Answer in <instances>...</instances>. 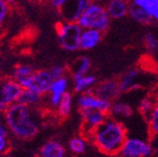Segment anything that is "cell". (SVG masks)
<instances>
[{
  "instance_id": "cell-28",
  "label": "cell",
  "mask_w": 158,
  "mask_h": 157,
  "mask_svg": "<svg viewBox=\"0 0 158 157\" xmlns=\"http://www.w3.org/2000/svg\"><path fill=\"white\" fill-rule=\"evenodd\" d=\"M69 147H70V148H72V151H73L74 152L81 153V152L84 151L86 146H85V142H84L83 139L73 138L69 142Z\"/></svg>"
},
{
  "instance_id": "cell-11",
  "label": "cell",
  "mask_w": 158,
  "mask_h": 157,
  "mask_svg": "<svg viewBox=\"0 0 158 157\" xmlns=\"http://www.w3.org/2000/svg\"><path fill=\"white\" fill-rule=\"evenodd\" d=\"M21 91V86L14 78L4 80L0 85V100L6 106L13 104L18 101Z\"/></svg>"
},
{
  "instance_id": "cell-19",
  "label": "cell",
  "mask_w": 158,
  "mask_h": 157,
  "mask_svg": "<svg viewBox=\"0 0 158 157\" xmlns=\"http://www.w3.org/2000/svg\"><path fill=\"white\" fill-rule=\"evenodd\" d=\"M130 2L144 9L153 22H158V0H130Z\"/></svg>"
},
{
  "instance_id": "cell-18",
  "label": "cell",
  "mask_w": 158,
  "mask_h": 157,
  "mask_svg": "<svg viewBox=\"0 0 158 157\" xmlns=\"http://www.w3.org/2000/svg\"><path fill=\"white\" fill-rule=\"evenodd\" d=\"M92 67V62L87 56L78 58L73 68V80L77 79L85 74H88Z\"/></svg>"
},
{
  "instance_id": "cell-29",
  "label": "cell",
  "mask_w": 158,
  "mask_h": 157,
  "mask_svg": "<svg viewBox=\"0 0 158 157\" xmlns=\"http://www.w3.org/2000/svg\"><path fill=\"white\" fill-rule=\"evenodd\" d=\"M48 72H50L51 76L53 77V79H56V78L66 76L67 68L64 66H53L52 68H50Z\"/></svg>"
},
{
  "instance_id": "cell-4",
  "label": "cell",
  "mask_w": 158,
  "mask_h": 157,
  "mask_svg": "<svg viewBox=\"0 0 158 157\" xmlns=\"http://www.w3.org/2000/svg\"><path fill=\"white\" fill-rule=\"evenodd\" d=\"M55 28L60 45L63 48L67 51H76L79 49V42L83 29L77 22H58Z\"/></svg>"
},
{
  "instance_id": "cell-9",
  "label": "cell",
  "mask_w": 158,
  "mask_h": 157,
  "mask_svg": "<svg viewBox=\"0 0 158 157\" xmlns=\"http://www.w3.org/2000/svg\"><path fill=\"white\" fill-rule=\"evenodd\" d=\"M77 104L80 109H94L109 113L111 102L96 96L92 91L81 93L77 99Z\"/></svg>"
},
{
  "instance_id": "cell-2",
  "label": "cell",
  "mask_w": 158,
  "mask_h": 157,
  "mask_svg": "<svg viewBox=\"0 0 158 157\" xmlns=\"http://www.w3.org/2000/svg\"><path fill=\"white\" fill-rule=\"evenodd\" d=\"M6 118L11 129L21 138H32L39 131L38 124L26 104L17 102L11 105L7 109Z\"/></svg>"
},
{
  "instance_id": "cell-30",
  "label": "cell",
  "mask_w": 158,
  "mask_h": 157,
  "mask_svg": "<svg viewBox=\"0 0 158 157\" xmlns=\"http://www.w3.org/2000/svg\"><path fill=\"white\" fill-rule=\"evenodd\" d=\"M9 14V4L5 0H0V25L5 21Z\"/></svg>"
},
{
  "instance_id": "cell-5",
  "label": "cell",
  "mask_w": 158,
  "mask_h": 157,
  "mask_svg": "<svg viewBox=\"0 0 158 157\" xmlns=\"http://www.w3.org/2000/svg\"><path fill=\"white\" fill-rule=\"evenodd\" d=\"M53 80V77L48 70L41 69L35 70L32 74L19 81V83L22 89L34 91L43 96L46 93H49Z\"/></svg>"
},
{
  "instance_id": "cell-10",
  "label": "cell",
  "mask_w": 158,
  "mask_h": 157,
  "mask_svg": "<svg viewBox=\"0 0 158 157\" xmlns=\"http://www.w3.org/2000/svg\"><path fill=\"white\" fill-rule=\"evenodd\" d=\"M80 113L83 119V129L86 136L91 135V133L108 117V113L94 109H80Z\"/></svg>"
},
{
  "instance_id": "cell-34",
  "label": "cell",
  "mask_w": 158,
  "mask_h": 157,
  "mask_svg": "<svg viewBox=\"0 0 158 157\" xmlns=\"http://www.w3.org/2000/svg\"><path fill=\"white\" fill-rule=\"evenodd\" d=\"M6 136V130L4 129V127L0 124V137H5Z\"/></svg>"
},
{
  "instance_id": "cell-37",
  "label": "cell",
  "mask_w": 158,
  "mask_h": 157,
  "mask_svg": "<svg viewBox=\"0 0 158 157\" xmlns=\"http://www.w3.org/2000/svg\"><path fill=\"white\" fill-rule=\"evenodd\" d=\"M32 2H35V3H42V2H44V0H31Z\"/></svg>"
},
{
  "instance_id": "cell-26",
  "label": "cell",
  "mask_w": 158,
  "mask_h": 157,
  "mask_svg": "<svg viewBox=\"0 0 158 157\" xmlns=\"http://www.w3.org/2000/svg\"><path fill=\"white\" fill-rule=\"evenodd\" d=\"M149 129L153 135H158V93L155 96L154 106L152 109V112L148 119Z\"/></svg>"
},
{
  "instance_id": "cell-38",
  "label": "cell",
  "mask_w": 158,
  "mask_h": 157,
  "mask_svg": "<svg viewBox=\"0 0 158 157\" xmlns=\"http://www.w3.org/2000/svg\"><path fill=\"white\" fill-rule=\"evenodd\" d=\"M157 84H158V75H157Z\"/></svg>"
},
{
  "instance_id": "cell-25",
  "label": "cell",
  "mask_w": 158,
  "mask_h": 157,
  "mask_svg": "<svg viewBox=\"0 0 158 157\" xmlns=\"http://www.w3.org/2000/svg\"><path fill=\"white\" fill-rule=\"evenodd\" d=\"M35 72V69L30 65H19L13 70V78L15 81H20L28 77Z\"/></svg>"
},
{
  "instance_id": "cell-1",
  "label": "cell",
  "mask_w": 158,
  "mask_h": 157,
  "mask_svg": "<svg viewBox=\"0 0 158 157\" xmlns=\"http://www.w3.org/2000/svg\"><path fill=\"white\" fill-rule=\"evenodd\" d=\"M126 135V128L120 121L113 117H107V119L91 133L90 137L101 152L115 155L120 153L124 141L127 138Z\"/></svg>"
},
{
  "instance_id": "cell-7",
  "label": "cell",
  "mask_w": 158,
  "mask_h": 157,
  "mask_svg": "<svg viewBox=\"0 0 158 157\" xmlns=\"http://www.w3.org/2000/svg\"><path fill=\"white\" fill-rule=\"evenodd\" d=\"M91 91L98 97L107 100L109 102L117 100L122 95L118 81L117 79H106L98 82Z\"/></svg>"
},
{
  "instance_id": "cell-6",
  "label": "cell",
  "mask_w": 158,
  "mask_h": 157,
  "mask_svg": "<svg viewBox=\"0 0 158 157\" xmlns=\"http://www.w3.org/2000/svg\"><path fill=\"white\" fill-rule=\"evenodd\" d=\"M152 148L147 142L136 138H126L120 153L124 157H148Z\"/></svg>"
},
{
  "instance_id": "cell-24",
  "label": "cell",
  "mask_w": 158,
  "mask_h": 157,
  "mask_svg": "<svg viewBox=\"0 0 158 157\" xmlns=\"http://www.w3.org/2000/svg\"><path fill=\"white\" fill-rule=\"evenodd\" d=\"M72 104H73V97L69 92H66L64 95L62 96L60 103L58 105L59 114L61 117L66 118L69 115L70 110H72Z\"/></svg>"
},
{
  "instance_id": "cell-14",
  "label": "cell",
  "mask_w": 158,
  "mask_h": 157,
  "mask_svg": "<svg viewBox=\"0 0 158 157\" xmlns=\"http://www.w3.org/2000/svg\"><path fill=\"white\" fill-rule=\"evenodd\" d=\"M130 0H106L105 9L111 19H122L128 15Z\"/></svg>"
},
{
  "instance_id": "cell-8",
  "label": "cell",
  "mask_w": 158,
  "mask_h": 157,
  "mask_svg": "<svg viewBox=\"0 0 158 157\" xmlns=\"http://www.w3.org/2000/svg\"><path fill=\"white\" fill-rule=\"evenodd\" d=\"M93 0H67L59 10L64 21L76 22Z\"/></svg>"
},
{
  "instance_id": "cell-35",
  "label": "cell",
  "mask_w": 158,
  "mask_h": 157,
  "mask_svg": "<svg viewBox=\"0 0 158 157\" xmlns=\"http://www.w3.org/2000/svg\"><path fill=\"white\" fill-rule=\"evenodd\" d=\"M6 108V105L2 102L1 100H0V111H2V110H4Z\"/></svg>"
},
{
  "instance_id": "cell-15",
  "label": "cell",
  "mask_w": 158,
  "mask_h": 157,
  "mask_svg": "<svg viewBox=\"0 0 158 157\" xmlns=\"http://www.w3.org/2000/svg\"><path fill=\"white\" fill-rule=\"evenodd\" d=\"M108 114H110L111 117L115 118V119H118V118L128 119L133 115V109L128 103L117 99L111 102V106H110Z\"/></svg>"
},
{
  "instance_id": "cell-16",
  "label": "cell",
  "mask_w": 158,
  "mask_h": 157,
  "mask_svg": "<svg viewBox=\"0 0 158 157\" xmlns=\"http://www.w3.org/2000/svg\"><path fill=\"white\" fill-rule=\"evenodd\" d=\"M98 83V78L94 74H85L73 80V90L76 93H84L91 91Z\"/></svg>"
},
{
  "instance_id": "cell-33",
  "label": "cell",
  "mask_w": 158,
  "mask_h": 157,
  "mask_svg": "<svg viewBox=\"0 0 158 157\" xmlns=\"http://www.w3.org/2000/svg\"><path fill=\"white\" fill-rule=\"evenodd\" d=\"M5 145H6V143H5V141H4V138L0 137V151H1L3 148L5 147Z\"/></svg>"
},
{
  "instance_id": "cell-17",
  "label": "cell",
  "mask_w": 158,
  "mask_h": 157,
  "mask_svg": "<svg viewBox=\"0 0 158 157\" xmlns=\"http://www.w3.org/2000/svg\"><path fill=\"white\" fill-rule=\"evenodd\" d=\"M128 15L136 22L140 23L142 25H149L153 23V20L152 17L149 15L144 9H142L141 7L129 3V8H128Z\"/></svg>"
},
{
  "instance_id": "cell-31",
  "label": "cell",
  "mask_w": 158,
  "mask_h": 157,
  "mask_svg": "<svg viewBox=\"0 0 158 157\" xmlns=\"http://www.w3.org/2000/svg\"><path fill=\"white\" fill-rule=\"evenodd\" d=\"M66 1L67 0H48V2L51 5V7L54 8V9L58 10V11L65 5Z\"/></svg>"
},
{
  "instance_id": "cell-22",
  "label": "cell",
  "mask_w": 158,
  "mask_h": 157,
  "mask_svg": "<svg viewBox=\"0 0 158 157\" xmlns=\"http://www.w3.org/2000/svg\"><path fill=\"white\" fill-rule=\"evenodd\" d=\"M69 78L68 76H63L60 78H56L54 79L51 87L49 90V93L51 95H59V96H63L66 92H68V88H69Z\"/></svg>"
},
{
  "instance_id": "cell-27",
  "label": "cell",
  "mask_w": 158,
  "mask_h": 157,
  "mask_svg": "<svg viewBox=\"0 0 158 157\" xmlns=\"http://www.w3.org/2000/svg\"><path fill=\"white\" fill-rule=\"evenodd\" d=\"M143 43L148 53H156L158 51V38L153 33H147L143 38Z\"/></svg>"
},
{
  "instance_id": "cell-36",
  "label": "cell",
  "mask_w": 158,
  "mask_h": 157,
  "mask_svg": "<svg viewBox=\"0 0 158 157\" xmlns=\"http://www.w3.org/2000/svg\"><path fill=\"white\" fill-rule=\"evenodd\" d=\"M5 1L10 5V4H14L15 1H17V0H5Z\"/></svg>"
},
{
  "instance_id": "cell-23",
  "label": "cell",
  "mask_w": 158,
  "mask_h": 157,
  "mask_svg": "<svg viewBox=\"0 0 158 157\" xmlns=\"http://www.w3.org/2000/svg\"><path fill=\"white\" fill-rule=\"evenodd\" d=\"M154 101H155V96H148V97H145L144 98H142L139 102V105H138L139 112L142 114V116L145 117L147 120L148 119L152 112Z\"/></svg>"
},
{
  "instance_id": "cell-20",
  "label": "cell",
  "mask_w": 158,
  "mask_h": 157,
  "mask_svg": "<svg viewBox=\"0 0 158 157\" xmlns=\"http://www.w3.org/2000/svg\"><path fill=\"white\" fill-rule=\"evenodd\" d=\"M65 150L60 144L55 142H49L44 146L42 150L43 157H63Z\"/></svg>"
},
{
  "instance_id": "cell-13",
  "label": "cell",
  "mask_w": 158,
  "mask_h": 157,
  "mask_svg": "<svg viewBox=\"0 0 158 157\" xmlns=\"http://www.w3.org/2000/svg\"><path fill=\"white\" fill-rule=\"evenodd\" d=\"M103 33L97 29H83L79 42V49L81 50H92L99 44Z\"/></svg>"
},
{
  "instance_id": "cell-3",
  "label": "cell",
  "mask_w": 158,
  "mask_h": 157,
  "mask_svg": "<svg viewBox=\"0 0 158 157\" xmlns=\"http://www.w3.org/2000/svg\"><path fill=\"white\" fill-rule=\"evenodd\" d=\"M111 20L104 4L93 0L76 22L82 29H97L105 33L110 27Z\"/></svg>"
},
{
  "instance_id": "cell-32",
  "label": "cell",
  "mask_w": 158,
  "mask_h": 157,
  "mask_svg": "<svg viewBox=\"0 0 158 157\" xmlns=\"http://www.w3.org/2000/svg\"><path fill=\"white\" fill-rule=\"evenodd\" d=\"M62 98V96L59 95H51L50 93V103L52 104V106H58L60 103V100Z\"/></svg>"
},
{
  "instance_id": "cell-12",
  "label": "cell",
  "mask_w": 158,
  "mask_h": 157,
  "mask_svg": "<svg viewBox=\"0 0 158 157\" xmlns=\"http://www.w3.org/2000/svg\"><path fill=\"white\" fill-rule=\"evenodd\" d=\"M140 76L141 72L137 68H130L126 72H124L118 80L122 93L139 90L142 87V85L138 82Z\"/></svg>"
},
{
  "instance_id": "cell-21",
  "label": "cell",
  "mask_w": 158,
  "mask_h": 157,
  "mask_svg": "<svg viewBox=\"0 0 158 157\" xmlns=\"http://www.w3.org/2000/svg\"><path fill=\"white\" fill-rule=\"evenodd\" d=\"M42 99V95L41 93H38L34 91L31 90H26V89H22L20 95L18 98L17 102L23 103L26 105H32L40 102Z\"/></svg>"
}]
</instances>
